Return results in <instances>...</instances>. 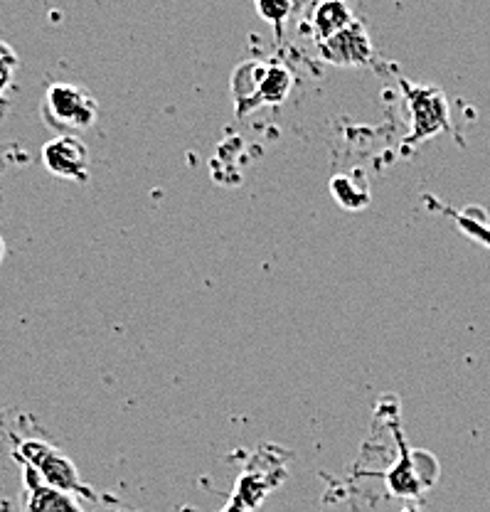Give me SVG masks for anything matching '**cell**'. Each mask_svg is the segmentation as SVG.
<instances>
[{"instance_id":"obj_1","label":"cell","mask_w":490,"mask_h":512,"mask_svg":"<svg viewBox=\"0 0 490 512\" xmlns=\"http://www.w3.org/2000/svg\"><path fill=\"white\" fill-rule=\"evenodd\" d=\"M42 116H45V124L57 131V136H77L79 131L94 126L99 104L82 84L57 82L47 87L45 99H42Z\"/></svg>"},{"instance_id":"obj_5","label":"cell","mask_w":490,"mask_h":512,"mask_svg":"<svg viewBox=\"0 0 490 512\" xmlns=\"http://www.w3.org/2000/svg\"><path fill=\"white\" fill-rule=\"evenodd\" d=\"M409 106H412L414 116V138L424 141V138L434 136L436 131H444L449 126V106H446L444 94L436 89H417L409 92Z\"/></svg>"},{"instance_id":"obj_9","label":"cell","mask_w":490,"mask_h":512,"mask_svg":"<svg viewBox=\"0 0 490 512\" xmlns=\"http://www.w3.org/2000/svg\"><path fill=\"white\" fill-rule=\"evenodd\" d=\"M291 92V74L284 67H264L262 87L257 94L259 104H281Z\"/></svg>"},{"instance_id":"obj_8","label":"cell","mask_w":490,"mask_h":512,"mask_svg":"<svg viewBox=\"0 0 490 512\" xmlns=\"http://www.w3.org/2000/svg\"><path fill=\"white\" fill-rule=\"evenodd\" d=\"M330 192H333L335 202L345 210H365L370 205V183H367L362 170L353 173H340L330 180Z\"/></svg>"},{"instance_id":"obj_4","label":"cell","mask_w":490,"mask_h":512,"mask_svg":"<svg viewBox=\"0 0 490 512\" xmlns=\"http://www.w3.org/2000/svg\"><path fill=\"white\" fill-rule=\"evenodd\" d=\"M321 52L330 64H338V67H360V64L370 62L372 42L360 23H350L338 35L321 42Z\"/></svg>"},{"instance_id":"obj_11","label":"cell","mask_w":490,"mask_h":512,"mask_svg":"<svg viewBox=\"0 0 490 512\" xmlns=\"http://www.w3.org/2000/svg\"><path fill=\"white\" fill-rule=\"evenodd\" d=\"M257 10L269 23H281L296 10L294 0H257Z\"/></svg>"},{"instance_id":"obj_12","label":"cell","mask_w":490,"mask_h":512,"mask_svg":"<svg viewBox=\"0 0 490 512\" xmlns=\"http://www.w3.org/2000/svg\"><path fill=\"white\" fill-rule=\"evenodd\" d=\"M3 259H5V242L3 237H0V264H3Z\"/></svg>"},{"instance_id":"obj_10","label":"cell","mask_w":490,"mask_h":512,"mask_svg":"<svg viewBox=\"0 0 490 512\" xmlns=\"http://www.w3.org/2000/svg\"><path fill=\"white\" fill-rule=\"evenodd\" d=\"M15 69H18V55L13 52V47L0 42V99L8 94L15 77Z\"/></svg>"},{"instance_id":"obj_7","label":"cell","mask_w":490,"mask_h":512,"mask_svg":"<svg viewBox=\"0 0 490 512\" xmlns=\"http://www.w3.org/2000/svg\"><path fill=\"white\" fill-rule=\"evenodd\" d=\"M350 23H355V20L345 0H321L311 13V25L318 42L330 40V37L338 35L340 30L348 28Z\"/></svg>"},{"instance_id":"obj_6","label":"cell","mask_w":490,"mask_h":512,"mask_svg":"<svg viewBox=\"0 0 490 512\" xmlns=\"http://www.w3.org/2000/svg\"><path fill=\"white\" fill-rule=\"evenodd\" d=\"M23 483L28 488V498H25L28 512H79L69 493L42 483L33 468L23 466Z\"/></svg>"},{"instance_id":"obj_2","label":"cell","mask_w":490,"mask_h":512,"mask_svg":"<svg viewBox=\"0 0 490 512\" xmlns=\"http://www.w3.org/2000/svg\"><path fill=\"white\" fill-rule=\"evenodd\" d=\"M15 456L23 461V466L33 468L42 483L52 485V488L65 490V493H74V490H77V493H82L84 490L74 463L69 461L65 453L57 451V448L42 444V441L30 439V441H23V444L18 446V453H15Z\"/></svg>"},{"instance_id":"obj_3","label":"cell","mask_w":490,"mask_h":512,"mask_svg":"<svg viewBox=\"0 0 490 512\" xmlns=\"http://www.w3.org/2000/svg\"><path fill=\"white\" fill-rule=\"evenodd\" d=\"M42 163L57 178L84 183L89 175V148L77 136H55L42 148Z\"/></svg>"}]
</instances>
